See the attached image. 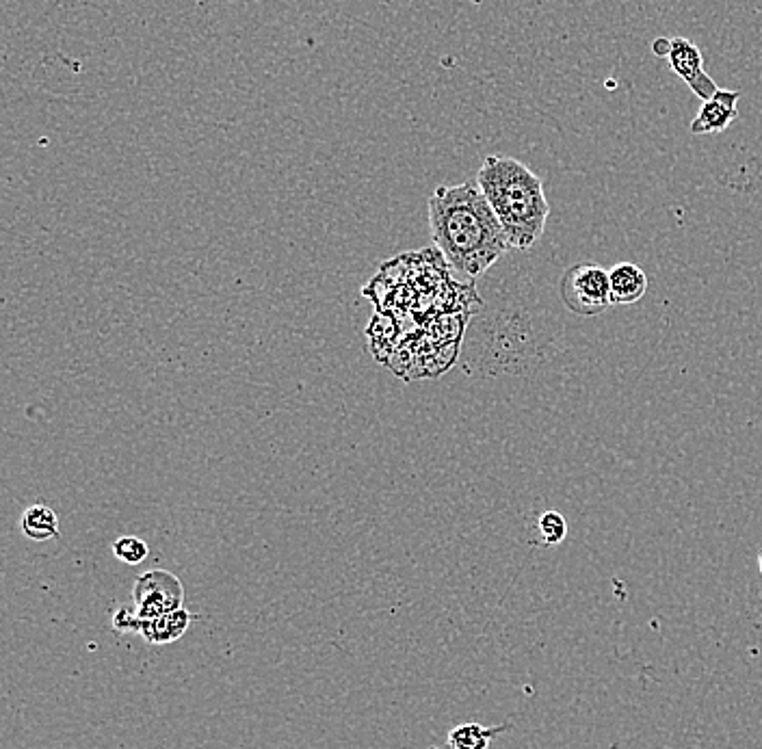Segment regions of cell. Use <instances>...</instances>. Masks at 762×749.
<instances>
[{
	"instance_id": "obj_13",
	"label": "cell",
	"mask_w": 762,
	"mask_h": 749,
	"mask_svg": "<svg viewBox=\"0 0 762 749\" xmlns=\"http://www.w3.org/2000/svg\"><path fill=\"white\" fill-rule=\"evenodd\" d=\"M137 615L128 609H117L113 615V628L117 633H135Z\"/></svg>"
},
{
	"instance_id": "obj_4",
	"label": "cell",
	"mask_w": 762,
	"mask_h": 749,
	"mask_svg": "<svg viewBox=\"0 0 762 749\" xmlns=\"http://www.w3.org/2000/svg\"><path fill=\"white\" fill-rule=\"evenodd\" d=\"M135 615L139 620H152L163 613L185 609V587L180 578L167 570H150L141 574L133 587Z\"/></svg>"
},
{
	"instance_id": "obj_10",
	"label": "cell",
	"mask_w": 762,
	"mask_h": 749,
	"mask_svg": "<svg viewBox=\"0 0 762 749\" xmlns=\"http://www.w3.org/2000/svg\"><path fill=\"white\" fill-rule=\"evenodd\" d=\"M507 730H511L509 724L485 728L475 724V721H468V724L457 726L449 732V749H488L492 739Z\"/></svg>"
},
{
	"instance_id": "obj_8",
	"label": "cell",
	"mask_w": 762,
	"mask_h": 749,
	"mask_svg": "<svg viewBox=\"0 0 762 749\" xmlns=\"http://www.w3.org/2000/svg\"><path fill=\"white\" fill-rule=\"evenodd\" d=\"M613 306H630L646 295L648 275L635 262H617L609 269Z\"/></svg>"
},
{
	"instance_id": "obj_5",
	"label": "cell",
	"mask_w": 762,
	"mask_h": 749,
	"mask_svg": "<svg viewBox=\"0 0 762 749\" xmlns=\"http://www.w3.org/2000/svg\"><path fill=\"white\" fill-rule=\"evenodd\" d=\"M669 68L674 70L680 81H685L687 87L698 96L702 102L713 98L719 87L715 85L713 76L704 70V57L702 50L695 46L687 37H674L672 50H669Z\"/></svg>"
},
{
	"instance_id": "obj_12",
	"label": "cell",
	"mask_w": 762,
	"mask_h": 749,
	"mask_svg": "<svg viewBox=\"0 0 762 749\" xmlns=\"http://www.w3.org/2000/svg\"><path fill=\"white\" fill-rule=\"evenodd\" d=\"M150 548L148 544L139 540L135 535H122L117 537L113 544V555L115 559H120L126 565H139L148 559Z\"/></svg>"
},
{
	"instance_id": "obj_16",
	"label": "cell",
	"mask_w": 762,
	"mask_h": 749,
	"mask_svg": "<svg viewBox=\"0 0 762 749\" xmlns=\"http://www.w3.org/2000/svg\"><path fill=\"white\" fill-rule=\"evenodd\" d=\"M431 749H438V747H431Z\"/></svg>"
},
{
	"instance_id": "obj_15",
	"label": "cell",
	"mask_w": 762,
	"mask_h": 749,
	"mask_svg": "<svg viewBox=\"0 0 762 749\" xmlns=\"http://www.w3.org/2000/svg\"><path fill=\"white\" fill-rule=\"evenodd\" d=\"M758 570H760V574H762V553H760V557H758Z\"/></svg>"
},
{
	"instance_id": "obj_2",
	"label": "cell",
	"mask_w": 762,
	"mask_h": 749,
	"mask_svg": "<svg viewBox=\"0 0 762 749\" xmlns=\"http://www.w3.org/2000/svg\"><path fill=\"white\" fill-rule=\"evenodd\" d=\"M475 180L501 221L509 247H533L550 215L542 178L518 159L492 154L479 167Z\"/></svg>"
},
{
	"instance_id": "obj_11",
	"label": "cell",
	"mask_w": 762,
	"mask_h": 749,
	"mask_svg": "<svg viewBox=\"0 0 762 749\" xmlns=\"http://www.w3.org/2000/svg\"><path fill=\"white\" fill-rule=\"evenodd\" d=\"M537 533H540L546 546H559L568 535V522L559 511H544L537 518Z\"/></svg>"
},
{
	"instance_id": "obj_9",
	"label": "cell",
	"mask_w": 762,
	"mask_h": 749,
	"mask_svg": "<svg viewBox=\"0 0 762 749\" xmlns=\"http://www.w3.org/2000/svg\"><path fill=\"white\" fill-rule=\"evenodd\" d=\"M22 533L33 542H48L59 537V518L46 505H31L20 520Z\"/></svg>"
},
{
	"instance_id": "obj_6",
	"label": "cell",
	"mask_w": 762,
	"mask_h": 749,
	"mask_svg": "<svg viewBox=\"0 0 762 749\" xmlns=\"http://www.w3.org/2000/svg\"><path fill=\"white\" fill-rule=\"evenodd\" d=\"M739 98H741L739 91L719 89L713 98L702 102L700 113L695 115V120L691 122V133L693 135L724 133V130L739 117V111H737Z\"/></svg>"
},
{
	"instance_id": "obj_1",
	"label": "cell",
	"mask_w": 762,
	"mask_h": 749,
	"mask_svg": "<svg viewBox=\"0 0 762 749\" xmlns=\"http://www.w3.org/2000/svg\"><path fill=\"white\" fill-rule=\"evenodd\" d=\"M427 210L433 243L455 273L479 278L507 254V234L477 180L438 187Z\"/></svg>"
},
{
	"instance_id": "obj_14",
	"label": "cell",
	"mask_w": 762,
	"mask_h": 749,
	"mask_svg": "<svg viewBox=\"0 0 762 749\" xmlns=\"http://www.w3.org/2000/svg\"><path fill=\"white\" fill-rule=\"evenodd\" d=\"M669 50H672V39L656 37L652 42V52L656 57H669Z\"/></svg>"
},
{
	"instance_id": "obj_3",
	"label": "cell",
	"mask_w": 762,
	"mask_h": 749,
	"mask_svg": "<svg viewBox=\"0 0 762 749\" xmlns=\"http://www.w3.org/2000/svg\"><path fill=\"white\" fill-rule=\"evenodd\" d=\"M559 295L566 308L578 317H596L602 314L611 301V282L609 269H604L596 262H578L572 265L559 282Z\"/></svg>"
},
{
	"instance_id": "obj_7",
	"label": "cell",
	"mask_w": 762,
	"mask_h": 749,
	"mask_svg": "<svg viewBox=\"0 0 762 749\" xmlns=\"http://www.w3.org/2000/svg\"><path fill=\"white\" fill-rule=\"evenodd\" d=\"M193 617L195 615H191L187 609L163 613L159 617H152V620H139L137 617L135 633L141 635L143 641H148L150 646H165V643H174L187 633Z\"/></svg>"
}]
</instances>
